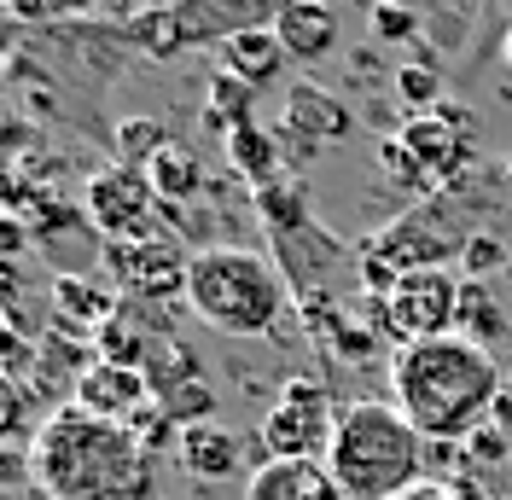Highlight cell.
<instances>
[{
  "mask_svg": "<svg viewBox=\"0 0 512 500\" xmlns=\"http://www.w3.org/2000/svg\"><path fill=\"white\" fill-rule=\"evenodd\" d=\"M35 489L47 500H152V454L117 419L64 402L30 442Z\"/></svg>",
  "mask_w": 512,
  "mask_h": 500,
  "instance_id": "6da1fadb",
  "label": "cell"
},
{
  "mask_svg": "<svg viewBox=\"0 0 512 500\" xmlns=\"http://www.w3.org/2000/svg\"><path fill=\"white\" fill-rule=\"evenodd\" d=\"M390 384H396V407L425 442H472L501 402V367L489 361V349L460 332L396 349Z\"/></svg>",
  "mask_w": 512,
  "mask_h": 500,
  "instance_id": "7a4b0ae2",
  "label": "cell"
},
{
  "mask_svg": "<svg viewBox=\"0 0 512 500\" xmlns=\"http://www.w3.org/2000/svg\"><path fill=\"white\" fill-rule=\"evenodd\" d=\"M326 466L350 500H396L425 483V437L408 425L396 402H350Z\"/></svg>",
  "mask_w": 512,
  "mask_h": 500,
  "instance_id": "3957f363",
  "label": "cell"
},
{
  "mask_svg": "<svg viewBox=\"0 0 512 500\" xmlns=\"http://www.w3.org/2000/svg\"><path fill=\"white\" fill-rule=\"evenodd\" d=\"M286 297H291L286 274L274 262H262L256 250H233V245L192 250L187 303L198 320H210L227 338H274Z\"/></svg>",
  "mask_w": 512,
  "mask_h": 500,
  "instance_id": "277c9868",
  "label": "cell"
},
{
  "mask_svg": "<svg viewBox=\"0 0 512 500\" xmlns=\"http://www.w3.org/2000/svg\"><path fill=\"white\" fill-rule=\"evenodd\" d=\"M297 0H175L158 12H134L123 24V41L146 59H181L192 47H227L233 35L274 30Z\"/></svg>",
  "mask_w": 512,
  "mask_h": 500,
  "instance_id": "5b68a950",
  "label": "cell"
},
{
  "mask_svg": "<svg viewBox=\"0 0 512 500\" xmlns=\"http://www.w3.org/2000/svg\"><path fill=\"white\" fill-rule=\"evenodd\" d=\"M472 239L460 221H448V204L443 198H419L408 216L384 221L379 233H367L361 250H355V274L367 291H390L396 280L408 274H425V268H448L454 256H466Z\"/></svg>",
  "mask_w": 512,
  "mask_h": 500,
  "instance_id": "8992f818",
  "label": "cell"
},
{
  "mask_svg": "<svg viewBox=\"0 0 512 500\" xmlns=\"http://www.w3.org/2000/svg\"><path fill=\"white\" fill-rule=\"evenodd\" d=\"M379 163L402 192L431 198V192H443L448 181L472 163V123H466L460 111H448V105L419 111V117H408V123L379 146Z\"/></svg>",
  "mask_w": 512,
  "mask_h": 500,
  "instance_id": "52a82bcc",
  "label": "cell"
},
{
  "mask_svg": "<svg viewBox=\"0 0 512 500\" xmlns=\"http://www.w3.org/2000/svg\"><path fill=\"white\" fill-rule=\"evenodd\" d=\"M338 419H344V407L332 402V390L320 378H286L280 402L262 413V448H268V460H326Z\"/></svg>",
  "mask_w": 512,
  "mask_h": 500,
  "instance_id": "ba28073f",
  "label": "cell"
},
{
  "mask_svg": "<svg viewBox=\"0 0 512 500\" xmlns=\"http://www.w3.org/2000/svg\"><path fill=\"white\" fill-rule=\"evenodd\" d=\"M82 216L94 221V233L105 245H146V239H163L158 233V192L140 169H94L88 187H82Z\"/></svg>",
  "mask_w": 512,
  "mask_h": 500,
  "instance_id": "9c48e42d",
  "label": "cell"
},
{
  "mask_svg": "<svg viewBox=\"0 0 512 500\" xmlns=\"http://www.w3.org/2000/svg\"><path fill=\"white\" fill-rule=\"evenodd\" d=\"M460 285L448 268H425V274H408L396 280L390 291L379 297V314H384V332L396 344H431V338H454L460 326Z\"/></svg>",
  "mask_w": 512,
  "mask_h": 500,
  "instance_id": "30bf717a",
  "label": "cell"
},
{
  "mask_svg": "<svg viewBox=\"0 0 512 500\" xmlns=\"http://www.w3.org/2000/svg\"><path fill=\"white\" fill-rule=\"evenodd\" d=\"M105 274L117 291L134 297H175L187 291L192 256L175 239H146V245H105Z\"/></svg>",
  "mask_w": 512,
  "mask_h": 500,
  "instance_id": "8fae6325",
  "label": "cell"
},
{
  "mask_svg": "<svg viewBox=\"0 0 512 500\" xmlns=\"http://www.w3.org/2000/svg\"><path fill=\"white\" fill-rule=\"evenodd\" d=\"M70 402L88 407L94 419H117V425H128L140 407L152 402V378L140 373V367L94 361V367H82V373H76V390H70Z\"/></svg>",
  "mask_w": 512,
  "mask_h": 500,
  "instance_id": "7c38bea8",
  "label": "cell"
},
{
  "mask_svg": "<svg viewBox=\"0 0 512 500\" xmlns=\"http://www.w3.org/2000/svg\"><path fill=\"white\" fill-rule=\"evenodd\" d=\"M350 128H355V117H350V105H344L338 94H326V88H315V82H291V94H286V140L303 157L320 152V146H338Z\"/></svg>",
  "mask_w": 512,
  "mask_h": 500,
  "instance_id": "4fadbf2b",
  "label": "cell"
},
{
  "mask_svg": "<svg viewBox=\"0 0 512 500\" xmlns=\"http://www.w3.org/2000/svg\"><path fill=\"white\" fill-rule=\"evenodd\" d=\"M245 500H350L326 460H262Z\"/></svg>",
  "mask_w": 512,
  "mask_h": 500,
  "instance_id": "5bb4252c",
  "label": "cell"
},
{
  "mask_svg": "<svg viewBox=\"0 0 512 500\" xmlns=\"http://www.w3.org/2000/svg\"><path fill=\"white\" fill-rule=\"evenodd\" d=\"M53 285V314H59L64 326L76 332V338H99L105 332V320H117L123 303H117V291L99 280H82V274H59Z\"/></svg>",
  "mask_w": 512,
  "mask_h": 500,
  "instance_id": "9a60e30c",
  "label": "cell"
},
{
  "mask_svg": "<svg viewBox=\"0 0 512 500\" xmlns=\"http://www.w3.org/2000/svg\"><path fill=\"white\" fill-rule=\"evenodd\" d=\"M274 35H280L286 59H326L338 47V6L332 0H297L274 24Z\"/></svg>",
  "mask_w": 512,
  "mask_h": 500,
  "instance_id": "2e32d148",
  "label": "cell"
},
{
  "mask_svg": "<svg viewBox=\"0 0 512 500\" xmlns=\"http://www.w3.org/2000/svg\"><path fill=\"white\" fill-rule=\"evenodd\" d=\"M175 460H181L198 483H222V477L239 471L245 448H239V437H233L227 425H187V431H181V448H175Z\"/></svg>",
  "mask_w": 512,
  "mask_h": 500,
  "instance_id": "e0dca14e",
  "label": "cell"
},
{
  "mask_svg": "<svg viewBox=\"0 0 512 500\" xmlns=\"http://www.w3.org/2000/svg\"><path fill=\"white\" fill-rule=\"evenodd\" d=\"M222 152L233 163V175H245L256 187H268V181H280V169H286V146H280V134H268L262 123H239L222 134Z\"/></svg>",
  "mask_w": 512,
  "mask_h": 500,
  "instance_id": "ac0fdd59",
  "label": "cell"
},
{
  "mask_svg": "<svg viewBox=\"0 0 512 500\" xmlns=\"http://www.w3.org/2000/svg\"><path fill=\"white\" fill-rule=\"evenodd\" d=\"M280 64H286V47H280V35L274 30L233 35V41L222 47V70L227 76H239L245 88H268V82L280 76Z\"/></svg>",
  "mask_w": 512,
  "mask_h": 500,
  "instance_id": "d6986e66",
  "label": "cell"
},
{
  "mask_svg": "<svg viewBox=\"0 0 512 500\" xmlns=\"http://www.w3.org/2000/svg\"><path fill=\"white\" fill-rule=\"evenodd\" d=\"M251 204H256V221L268 227V239H280V233H297L303 221H315V216H309V192L297 187L291 175L268 181V187H256V192H251Z\"/></svg>",
  "mask_w": 512,
  "mask_h": 500,
  "instance_id": "ffe728a7",
  "label": "cell"
},
{
  "mask_svg": "<svg viewBox=\"0 0 512 500\" xmlns=\"http://www.w3.org/2000/svg\"><path fill=\"white\" fill-rule=\"evenodd\" d=\"M152 402L187 431V425H210V413H216V390H210L198 373L192 378H158V384H152Z\"/></svg>",
  "mask_w": 512,
  "mask_h": 500,
  "instance_id": "44dd1931",
  "label": "cell"
},
{
  "mask_svg": "<svg viewBox=\"0 0 512 500\" xmlns=\"http://www.w3.org/2000/svg\"><path fill=\"white\" fill-rule=\"evenodd\" d=\"M158 344H163V338H158ZM158 344L146 338V326H140V320H134L128 309L117 314V320H105V332L94 338L99 361H117V367H140V373L152 367V355H158Z\"/></svg>",
  "mask_w": 512,
  "mask_h": 500,
  "instance_id": "7402d4cb",
  "label": "cell"
},
{
  "mask_svg": "<svg viewBox=\"0 0 512 500\" xmlns=\"http://www.w3.org/2000/svg\"><path fill=\"white\" fill-rule=\"evenodd\" d=\"M146 181H152L158 198H198V192H204V163H198L187 146L169 140V146L158 152V163L146 169Z\"/></svg>",
  "mask_w": 512,
  "mask_h": 500,
  "instance_id": "603a6c76",
  "label": "cell"
},
{
  "mask_svg": "<svg viewBox=\"0 0 512 500\" xmlns=\"http://www.w3.org/2000/svg\"><path fill=\"white\" fill-rule=\"evenodd\" d=\"M111 140H117V163H123V169H140V175H146V169L158 163V152L169 146V128H163L158 117H123Z\"/></svg>",
  "mask_w": 512,
  "mask_h": 500,
  "instance_id": "cb8c5ba5",
  "label": "cell"
},
{
  "mask_svg": "<svg viewBox=\"0 0 512 500\" xmlns=\"http://www.w3.org/2000/svg\"><path fill=\"white\" fill-rule=\"evenodd\" d=\"M204 123L210 128H239V123H256V88H245L239 76L216 70L210 76V105H204Z\"/></svg>",
  "mask_w": 512,
  "mask_h": 500,
  "instance_id": "d4e9b609",
  "label": "cell"
},
{
  "mask_svg": "<svg viewBox=\"0 0 512 500\" xmlns=\"http://www.w3.org/2000/svg\"><path fill=\"white\" fill-rule=\"evenodd\" d=\"M501 332H507V320H501V309H495L489 285H483V280H466V285H460V338L489 344V338H501Z\"/></svg>",
  "mask_w": 512,
  "mask_h": 500,
  "instance_id": "484cf974",
  "label": "cell"
},
{
  "mask_svg": "<svg viewBox=\"0 0 512 500\" xmlns=\"http://www.w3.org/2000/svg\"><path fill=\"white\" fill-rule=\"evenodd\" d=\"M396 94L408 105V117L437 111V105H443V76H437V64H402V70H396Z\"/></svg>",
  "mask_w": 512,
  "mask_h": 500,
  "instance_id": "4316f807",
  "label": "cell"
},
{
  "mask_svg": "<svg viewBox=\"0 0 512 500\" xmlns=\"http://www.w3.org/2000/svg\"><path fill=\"white\" fill-rule=\"evenodd\" d=\"M367 24H373L379 41H414L419 6H408V0H373V6H367Z\"/></svg>",
  "mask_w": 512,
  "mask_h": 500,
  "instance_id": "83f0119b",
  "label": "cell"
},
{
  "mask_svg": "<svg viewBox=\"0 0 512 500\" xmlns=\"http://www.w3.org/2000/svg\"><path fill=\"white\" fill-rule=\"evenodd\" d=\"M128 431L140 437V448H146V454H158V448H181V425H175V419H169L158 402L140 407V413L128 419Z\"/></svg>",
  "mask_w": 512,
  "mask_h": 500,
  "instance_id": "f1b7e54d",
  "label": "cell"
},
{
  "mask_svg": "<svg viewBox=\"0 0 512 500\" xmlns=\"http://www.w3.org/2000/svg\"><path fill=\"white\" fill-rule=\"evenodd\" d=\"M396 500H460V495H454L448 483H414L408 495H396Z\"/></svg>",
  "mask_w": 512,
  "mask_h": 500,
  "instance_id": "f546056e",
  "label": "cell"
},
{
  "mask_svg": "<svg viewBox=\"0 0 512 500\" xmlns=\"http://www.w3.org/2000/svg\"><path fill=\"white\" fill-rule=\"evenodd\" d=\"M12 12H18V18H59L53 0H12Z\"/></svg>",
  "mask_w": 512,
  "mask_h": 500,
  "instance_id": "4dcf8cb0",
  "label": "cell"
},
{
  "mask_svg": "<svg viewBox=\"0 0 512 500\" xmlns=\"http://www.w3.org/2000/svg\"><path fill=\"white\" fill-rule=\"evenodd\" d=\"M489 262H501V250L489 245V239H472V268H489Z\"/></svg>",
  "mask_w": 512,
  "mask_h": 500,
  "instance_id": "1f68e13d",
  "label": "cell"
},
{
  "mask_svg": "<svg viewBox=\"0 0 512 500\" xmlns=\"http://www.w3.org/2000/svg\"><path fill=\"white\" fill-rule=\"evenodd\" d=\"M140 12H158V6H175V0H134Z\"/></svg>",
  "mask_w": 512,
  "mask_h": 500,
  "instance_id": "d6a6232c",
  "label": "cell"
},
{
  "mask_svg": "<svg viewBox=\"0 0 512 500\" xmlns=\"http://www.w3.org/2000/svg\"><path fill=\"white\" fill-rule=\"evenodd\" d=\"M507 59H512V30H507Z\"/></svg>",
  "mask_w": 512,
  "mask_h": 500,
  "instance_id": "836d02e7",
  "label": "cell"
},
{
  "mask_svg": "<svg viewBox=\"0 0 512 500\" xmlns=\"http://www.w3.org/2000/svg\"><path fill=\"white\" fill-rule=\"evenodd\" d=\"M495 6H507V12H512V0H495Z\"/></svg>",
  "mask_w": 512,
  "mask_h": 500,
  "instance_id": "e575fe53",
  "label": "cell"
},
{
  "mask_svg": "<svg viewBox=\"0 0 512 500\" xmlns=\"http://www.w3.org/2000/svg\"><path fill=\"white\" fill-rule=\"evenodd\" d=\"M507 181H512V163H507Z\"/></svg>",
  "mask_w": 512,
  "mask_h": 500,
  "instance_id": "d590c367",
  "label": "cell"
}]
</instances>
